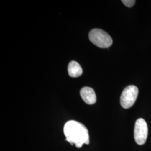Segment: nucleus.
<instances>
[{"instance_id":"obj_1","label":"nucleus","mask_w":151,"mask_h":151,"mask_svg":"<svg viewBox=\"0 0 151 151\" xmlns=\"http://www.w3.org/2000/svg\"><path fill=\"white\" fill-rule=\"evenodd\" d=\"M65 140L77 148H81L83 145L89 144L88 131L86 127L75 120L67 122L64 127Z\"/></svg>"},{"instance_id":"obj_2","label":"nucleus","mask_w":151,"mask_h":151,"mask_svg":"<svg viewBox=\"0 0 151 151\" xmlns=\"http://www.w3.org/2000/svg\"><path fill=\"white\" fill-rule=\"evenodd\" d=\"M90 40L101 48H108L113 44V40L108 33L100 29H93L88 34Z\"/></svg>"},{"instance_id":"obj_3","label":"nucleus","mask_w":151,"mask_h":151,"mask_svg":"<svg viewBox=\"0 0 151 151\" xmlns=\"http://www.w3.org/2000/svg\"><path fill=\"white\" fill-rule=\"evenodd\" d=\"M138 95V88L134 85H129L125 88L120 96V103L124 109L131 108L135 103Z\"/></svg>"},{"instance_id":"obj_4","label":"nucleus","mask_w":151,"mask_h":151,"mask_svg":"<svg viewBox=\"0 0 151 151\" xmlns=\"http://www.w3.org/2000/svg\"><path fill=\"white\" fill-rule=\"evenodd\" d=\"M148 136V125L142 118L137 119L135 122L134 129V137L135 142L139 145L146 143Z\"/></svg>"},{"instance_id":"obj_5","label":"nucleus","mask_w":151,"mask_h":151,"mask_svg":"<svg viewBox=\"0 0 151 151\" xmlns=\"http://www.w3.org/2000/svg\"><path fill=\"white\" fill-rule=\"evenodd\" d=\"M82 100L88 105H93L96 102V95L93 89L90 87H84L80 91Z\"/></svg>"},{"instance_id":"obj_6","label":"nucleus","mask_w":151,"mask_h":151,"mask_svg":"<svg viewBox=\"0 0 151 151\" xmlns=\"http://www.w3.org/2000/svg\"><path fill=\"white\" fill-rule=\"evenodd\" d=\"M68 75L71 77H78L82 74L83 70L81 65L76 61H71L68 67Z\"/></svg>"},{"instance_id":"obj_7","label":"nucleus","mask_w":151,"mask_h":151,"mask_svg":"<svg viewBox=\"0 0 151 151\" xmlns=\"http://www.w3.org/2000/svg\"><path fill=\"white\" fill-rule=\"evenodd\" d=\"M122 2L127 7H131L134 5L136 1L135 0H123V1H122Z\"/></svg>"}]
</instances>
